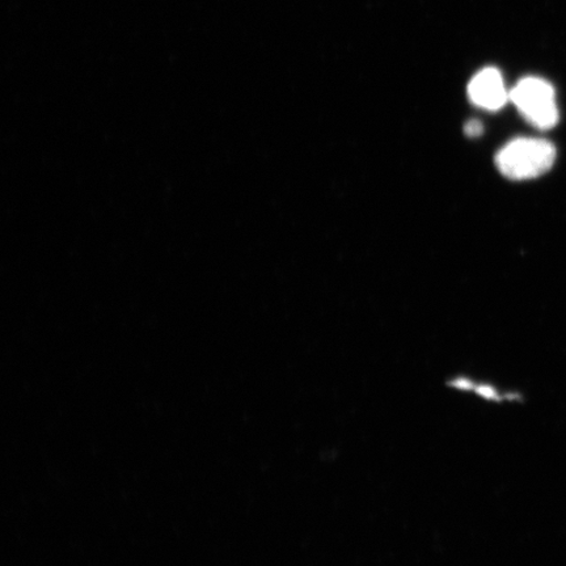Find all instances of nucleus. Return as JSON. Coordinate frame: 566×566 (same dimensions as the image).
Segmentation results:
<instances>
[{"label":"nucleus","instance_id":"f257e3e1","mask_svg":"<svg viewBox=\"0 0 566 566\" xmlns=\"http://www.w3.org/2000/svg\"><path fill=\"white\" fill-rule=\"evenodd\" d=\"M556 148L541 138H518L502 147L495 166L502 175L513 180L535 179L554 166Z\"/></svg>","mask_w":566,"mask_h":566},{"label":"nucleus","instance_id":"f03ea898","mask_svg":"<svg viewBox=\"0 0 566 566\" xmlns=\"http://www.w3.org/2000/svg\"><path fill=\"white\" fill-rule=\"evenodd\" d=\"M511 101L526 122L541 130H548L558 123L555 88L542 77L528 76L511 91Z\"/></svg>","mask_w":566,"mask_h":566},{"label":"nucleus","instance_id":"7ed1b4c3","mask_svg":"<svg viewBox=\"0 0 566 566\" xmlns=\"http://www.w3.org/2000/svg\"><path fill=\"white\" fill-rule=\"evenodd\" d=\"M471 102L486 111L495 112L504 108L511 101V92L506 91L504 77L494 67L481 70L469 84Z\"/></svg>","mask_w":566,"mask_h":566},{"label":"nucleus","instance_id":"20e7f679","mask_svg":"<svg viewBox=\"0 0 566 566\" xmlns=\"http://www.w3.org/2000/svg\"><path fill=\"white\" fill-rule=\"evenodd\" d=\"M464 130L467 136L479 137L483 133V124L478 122V119H472V122L465 124Z\"/></svg>","mask_w":566,"mask_h":566}]
</instances>
